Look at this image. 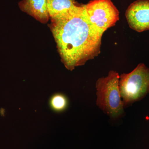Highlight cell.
<instances>
[{"mask_svg": "<svg viewBox=\"0 0 149 149\" xmlns=\"http://www.w3.org/2000/svg\"><path fill=\"white\" fill-rule=\"evenodd\" d=\"M78 6L75 0H47L48 11L50 19L55 18L66 13Z\"/></svg>", "mask_w": 149, "mask_h": 149, "instance_id": "obj_7", "label": "cell"}, {"mask_svg": "<svg viewBox=\"0 0 149 149\" xmlns=\"http://www.w3.org/2000/svg\"><path fill=\"white\" fill-rule=\"evenodd\" d=\"M119 78L118 72L111 70L107 76L99 78L96 83V104L113 119L118 118L124 113L119 91Z\"/></svg>", "mask_w": 149, "mask_h": 149, "instance_id": "obj_2", "label": "cell"}, {"mask_svg": "<svg viewBox=\"0 0 149 149\" xmlns=\"http://www.w3.org/2000/svg\"><path fill=\"white\" fill-rule=\"evenodd\" d=\"M119 88L124 108L142 100L149 93V68L140 63L131 72L120 74Z\"/></svg>", "mask_w": 149, "mask_h": 149, "instance_id": "obj_3", "label": "cell"}, {"mask_svg": "<svg viewBox=\"0 0 149 149\" xmlns=\"http://www.w3.org/2000/svg\"><path fill=\"white\" fill-rule=\"evenodd\" d=\"M50 28L62 62L69 70L100 53L104 31L88 21L84 5L51 19Z\"/></svg>", "mask_w": 149, "mask_h": 149, "instance_id": "obj_1", "label": "cell"}, {"mask_svg": "<svg viewBox=\"0 0 149 149\" xmlns=\"http://www.w3.org/2000/svg\"><path fill=\"white\" fill-rule=\"evenodd\" d=\"M50 104L52 109L54 110L57 111H62L67 107V99L62 94H55L51 98Z\"/></svg>", "mask_w": 149, "mask_h": 149, "instance_id": "obj_8", "label": "cell"}, {"mask_svg": "<svg viewBox=\"0 0 149 149\" xmlns=\"http://www.w3.org/2000/svg\"><path fill=\"white\" fill-rule=\"evenodd\" d=\"M125 17L130 28L138 32L149 29V0H137L128 6Z\"/></svg>", "mask_w": 149, "mask_h": 149, "instance_id": "obj_5", "label": "cell"}, {"mask_svg": "<svg viewBox=\"0 0 149 149\" xmlns=\"http://www.w3.org/2000/svg\"><path fill=\"white\" fill-rule=\"evenodd\" d=\"M19 6L22 11L41 23H47L49 19L47 0H22L19 3Z\"/></svg>", "mask_w": 149, "mask_h": 149, "instance_id": "obj_6", "label": "cell"}, {"mask_svg": "<svg viewBox=\"0 0 149 149\" xmlns=\"http://www.w3.org/2000/svg\"><path fill=\"white\" fill-rule=\"evenodd\" d=\"M84 7L88 21L104 32L119 20V11L111 0H92Z\"/></svg>", "mask_w": 149, "mask_h": 149, "instance_id": "obj_4", "label": "cell"}]
</instances>
